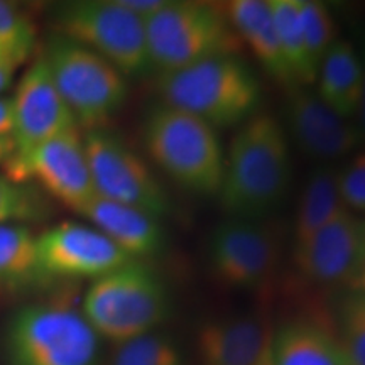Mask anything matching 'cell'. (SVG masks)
<instances>
[{
	"instance_id": "cell-1",
	"label": "cell",
	"mask_w": 365,
	"mask_h": 365,
	"mask_svg": "<svg viewBox=\"0 0 365 365\" xmlns=\"http://www.w3.org/2000/svg\"><path fill=\"white\" fill-rule=\"evenodd\" d=\"M291 181L284 127L269 113H254L228 145L220 203L228 215L252 220L276 210Z\"/></svg>"
},
{
	"instance_id": "cell-2",
	"label": "cell",
	"mask_w": 365,
	"mask_h": 365,
	"mask_svg": "<svg viewBox=\"0 0 365 365\" xmlns=\"http://www.w3.org/2000/svg\"><path fill=\"white\" fill-rule=\"evenodd\" d=\"M156 86L164 105L202 118L213 129L244 124L261 100L257 78L235 56L205 59L161 73Z\"/></svg>"
},
{
	"instance_id": "cell-3",
	"label": "cell",
	"mask_w": 365,
	"mask_h": 365,
	"mask_svg": "<svg viewBox=\"0 0 365 365\" xmlns=\"http://www.w3.org/2000/svg\"><path fill=\"white\" fill-rule=\"evenodd\" d=\"M149 156L171 180L198 195H218L225 156L217 132L202 118L156 105L144 120Z\"/></svg>"
},
{
	"instance_id": "cell-4",
	"label": "cell",
	"mask_w": 365,
	"mask_h": 365,
	"mask_svg": "<svg viewBox=\"0 0 365 365\" xmlns=\"http://www.w3.org/2000/svg\"><path fill=\"white\" fill-rule=\"evenodd\" d=\"M149 58L161 73L181 70L205 59L234 56L240 38L222 6L196 0L170 2L144 22Z\"/></svg>"
},
{
	"instance_id": "cell-5",
	"label": "cell",
	"mask_w": 365,
	"mask_h": 365,
	"mask_svg": "<svg viewBox=\"0 0 365 365\" xmlns=\"http://www.w3.org/2000/svg\"><path fill=\"white\" fill-rule=\"evenodd\" d=\"M168 313V294L153 269L132 261L97 277L86 291L83 317L105 339L124 344L148 335Z\"/></svg>"
},
{
	"instance_id": "cell-6",
	"label": "cell",
	"mask_w": 365,
	"mask_h": 365,
	"mask_svg": "<svg viewBox=\"0 0 365 365\" xmlns=\"http://www.w3.org/2000/svg\"><path fill=\"white\" fill-rule=\"evenodd\" d=\"M4 354L7 365H93L98 336L75 309L33 304L9 319Z\"/></svg>"
},
{
	"instance_id": "cell-7",
	"label": "cell",
	"mask_w": 365,
	"mask_h": 365,
	"mask_svg": "<svg viewBox=\"0 0 365 365\" xmlns=\"http://www.w3.org/2000/svg\"><path fill=\"white\" fill-rule=\"evenodd\" d=\"M43 54L78 127L97 130L124 107L125 76L107 59L61 34L49 36Z\"/></svg>"
},
{
	"instance_id": "cell-8",
	"label": "cell",
	"mask_w": 365,
	"mask_h": 365,
	"mask_svg": "<svg viewBox=\"0 0 365 365\" xmlns=\"http://www.w3.org/2000/svg\"><path fill=\"white\" fill-rule=\"evenodd\" d=\"M53 21L56 34L91 49L124 76L140 78L154 70L144 22L118 0L63 4L56 9Z\"/></svg>"
},
{
	"instance_id": "cell-9",
	"label": "cell",
	"mask_w": 365,
	"mask_h": 365,
	"mask_svg": "<svg viewBox=\"0 0 365 365\" xmlns=\"http://www.w3.org/2000/svg\"><path fill=\"white\" fill-rule=\"evenodd\" d=\"M97 196L159 218L170 212V200L149 166L130 148L102 129L83 135Z\"/></svg>"
},
{
	"instance_id": "cell-10",
	"label": "cell",
	"mask_w": 365,
	"mask_h": 365,
	"mask_svg": "<svg viewBox=\"0 0 365 365\" xmlns=\"http://www.w3.org/2000/svg\"><path fill=\"white\" fill-rule=\"evenodd\" d=\"M4 168L6 176L16 182L38 181L76 213L97 196L80 127L61 132L24 154L14 153Z\"/></svg>"
},
{
	"instance_id": "cell-11",
	"label": "cell",
	"mask_w": 365,
	"mask_h": 365,
	"mask_svg": "<svg viewBox=\"0 0 365 365\" xmlns=\"http://www.w3.org/2000/svg\"><path fill=\"white\" fill-rule=\"evenodd\" d=\"M276 237L269 228L245 218L222 222L208 242L213 276L230 287L261 284L277 262Z\"/></svg>"
},
{
	"instance_id": "cell-12",
	"label": "cell",
	"mask_w": 365,
	"mask_h": 365,
	"mask_svg": "<svg viewBox=\"0 0 365 365\" xmlns=\"http://www.w3.org/2000/svg\"><path fill=\"white\" fill-rule=\"evenodd\" d=\"M134 261L97 228L61 223L38 237V262L43 276L102 277Z\"/></svg>"
},
{
	"instance_id": "cell-13",
	"label": "cell",
	"mask_w": 365,
	"mask_h": 365,
	"mask_svg": "<svg viewBox=\"0 0 365 365\" xmlns=\"http://www.w3.org/2000/svg\"><path fill=\"white\" fill-rule=\"evenodd\" d=\"M12 105V140L16 144V154H24L44 140L78 127L70 107L54 83L43 53L22 75Z\"/></svg>"
},
{
	"instance_id": "cell-14",
	"label": "cell",
	"mask_w": 365,
	"mask_h": 365,
	"mask_svg": "<svg viewBox=\"0 0 365 365\" xmlns=\"http://www.w3.org/2000/svg\"><path fill=\"white\" fill-rule=\"evenodd\" d=\"M294 264L307 279L319 284L360 281L365 269V222L344 210L294 247Z\"/></svg>"
},
{
	"instance_id": "cell-15",
	"label": "cell",
	"mask_w": 365,
	"mask_h": 365,
	"mask_svg": "<svg viewBox=\"0 0 365 365\" xmlns=\"http://www.w3.org/2000/svg\"><path fill=\"white\" fill-rule=\"evenodd\" d=\"M291 135L304 154L314 159H339L362 143L357 125L333 112L318 95L293 90L286 103Z\"/></svg>"
},
{
	"instance_id": "cell-16",
	"label": "cell",
	"mask_w": 365,
	"mask_h": 365,
	"mask_svg": "<svg viewBox=\"0 0 365 365\" xmlns=\"http://www.w3.org/2000/svg\"><path fill=\"white\" fill-rule=\"evenodd\" d=\"M272 333L255 318L210 322L198 330L196 350L202 365H254Z\"/></svg>"
},
{
	"instance_id": "cell-17",
	"label": "cell",
	"mask_w": 365,
	"mask_h": 365,
	"mask_svg": "<svg viewBox=\"0 0 365 365\" xmlns=\"http://www.w3.org/2000/svg\"><path fill=\"white\" fill-rule=\"evenodd\" d=\"M80 215L88 218L97 230L107 235L134 261L150 257L163 247L164 232L158 218L150 217L140 210L95 196L81 210Z\"/></svg>"
},
{
	"instance_id": "cell-18",
	"label": "cell",
	"mask_w": 365,
	"mask_h": 365,
	"mask_svg": "<svg viewBox=\"0 0 365 365\" xmlns=\"http://www.w3.org/2000/svg\"><path fill=\"white\" fill-rule=\"evenodd\" d=\"M222 9L240 41L249 46L269 75L289 88L294 86L296 80L282 53L266 0H232Z\"/></svg>"
},
{
	"instance_id": "cell-19",
	"label": "cell",
	"mask_w": 365,
	"mask_h": 365,
	"mask_svg": "<svg viewBox=\"0 0 365 365\" xmlns=\"http://www.w3.org/2000/svg\"><path fill=\"white\" fill-rule=\"evenodd\" d=\"M271 354L272 365H349L339 336L308 319L289 322L272 333Z\"/></svg>"
},
{
	"instance_id": "cell-20",
	"label": "cell",
	"mask_w": 365,
	"mask_h": 365,
	"mask_svg": "<svg viewBox=\"0 0 365 365\" xmlns=\"http://www.w3.org/2000/svg\"><path fill=\"white\" fill-rule=\"evenodd\" d=\"M318 97L349 120L357 115L362 97V59L352 43L336 39L318 68Z\"/></svg>"
},
{
	"instance_id": "cell-21",
	"label": "cell",
	"mask_w": 365,
	"mask_h": 365,
	"mask_svg": "<svg viewBox=\"0 0 365 365\" xmlns=\"http://www.w3.org/2000/svg\"><path fill=\"white\" fill-rule=\"evenodd\" d=\"M345 207L339 188V173L331 168H319L304 186L294 222V247L322 230L328 222L340 215Z\"/></svg>"
},
{
	"instance_id": "cell-22",
	"label": "cell",
	"mask_w": 365,
	"mask_h": 365,
	"mask_svg": "<svg viewBox=\"0 0 365 365\" xmlns=\"http://www.w3.org/2000/svg\"><path fill=\"white\" fill-rule=\"evenodd\" d=\"M39 276L38 237L22 223L0 225V286H24Z\"/></svg>"
},
{
	"instance_id": "cell-23",
	"label": "cell",
	"mask_w": 365,
	"mask_h": 365,
	"mask_svg": "<svg viewBox=\"0 0 365 365\" xmlns=\"http://www.w3.org/2000/svg\"><path fill=\"white\" fill-rule=\"evenodd\" d=\"M282 53L293 73L296 83L309 85L317 80L318 71L309 61L301 29L299 0H267Z\"/></svg>"
},
{
	"instance_id": "cell-24",
	"label": "cell",
	"mask_w": 365,
	"mask_h": 365,
	"mask_svg": "<svg viewBox=\"0 0 365 365\" xmlns=\"http://www.w3.org/2000/svg\"><path fill=\"white\" fill-rule=\"evenodd\" d=\"M301 29L309 61L318 71L328 49L336 41V27L325 4L317 0H299Z\"/></svg>"
},
{
	"instance_id": "cell-25",
	"label": "cell",
	"mask_w": 365,
	"mask_h": 365,
	"mask_svg": "<svg viewBox=\"0 0 365 365\" xmlns=\"http://www.w3.org/2000/svg\"><path fill=\"white\" fill-rule=\"evenodd\" d=\"M112 365H182V359L170 339L148 333L118 344Z\"/></svg>"
},
{
	"instance_id": "cell-26",
	"label": "cell",
	"mask_w": 365,
	"mask_h": 365,
	"mask_svg": "<svg viewBox=\"0 0 365 365\" xmlns=\"http://www.w3.org/2000/svg\"><path fill=\"white\" fill-rule=\"evenodd\" d=\"M339 340L346 364L365 365V294L346 296L340 307Z\"/></svg>"
},
{
	"instance_id": "cell-27",
	"label": "cell",
	"mask_w": 365,
	"mask_h": 365,
	"mask_svg": "<svg viewBox=\"0 0 365 365\" xmlns=\"http://www.w3.org/2000/svg\"><path fill=\"white\" fill-rule=\"evenodd\" d=\"M43 215L39 196L22 182L0 175V225L34 220Z\"/></svg>"
},
{
	"instance_id": "cell-28",
	"label": "cell",
	"mask_w": 365,
	"mask_h": 365,
	"mask_svg": "<svg viewBox=\"0 0 365 365\" xmlns=\"http://www.w3.org/2000/svg\"><path fill=\"white\" fill-rule=\"evenodd\" d=\"M0 43L17 46L27 51H31L36 43L34 22L19 7L2 0H0Z\"/></svg>"
},
{
	"instance_id": "cell-29",
	"label": "cell",
	"mask_w": 365,
	"mask_h": 365,
	"mask_svg": "<svg viewBox=\"0 0 365 365\" xmlns=\"http://www.w3.org/2000/svg\"><path fill=\"white\" fill-rule=\"evenodd\" d=\"M339 188L346 208L365 212V153L355 156L339 173Z\"/></svg>"
},
{
	"instance_id": "cell-30",
	"label": "cell",
	"mask_w": 365,
	"mask_h": 365,
	"mask_svg": "<svg viewBox=\"0 0 365 365\" xmlns=\"http://www.w3.org/2000/svg\"><path fill=\"white\" fill-rule=\"evenodd\" d=\"M118 2H120L127 11L134 14L135 17H139L140 21L145 22L153 16H156V14L166 6L168 0H118Z\"/></svg>"
},
{
	"instance_id": "cell-31",
	"label": "cell",
	"mask_w": 365,
	"mask_h": 365,
	"mask_svg": "<svg viewBox=\"0 0 365 365\" xmlns=\"http://www.w3.org/2000/svg\"><path fill=\"white\" fill-rule=\"evenodd\" d=\"M14 105L12 98L0 97V137H12Z\"/></svg>"
},
{
	"instance_id": "cell-32",
	"label": "cell",
	"mask_w": 365,
	"mask_h": 365,
	"mask_svg": "<svg viewBox=\"0 0 365 365\" xmlns=\"http://www.w3.org/2000/svg\"><path fill=\"white\" fill-rule=\"evenodd\" d=\"M31 51L27 49L17 48V46L0 43V61H12V63H24Z\"/></svg>"
},
{
	"instance_id": "cell-33",
	"label": "cell",
	"mask_w": 365,
	"mask_h": 365,
	"mask_svg": "<svg viewBox=\"0 0 365 365\" xmlns=\"http://www.w3.org/2000/svg\"><path fill=\"white\" fill-rule=\"evenodd\" d=\"M360 59H362V71H364V81H362V97H360V105L357 110V129L365 139V36L362 41V53H360Z\"/></svg>"
},
{
	"instance_id": "cell-34",
	"label": "cell",
	"mask_w": 365,
	"mask_h": 365,
	"mask_svg": "<svg viewBox=\"0 0 365 365\" xmlns=\"http://www.w3.org/2000/svg\"><path fill=\"white\" fill-rule=\"evenodd\" d=\"M17 68H19V63L0 61V93H4L11 86Z\"/></svg>"
},
{
	"instance_id": "cell-35",
	"label": "cell",
	"mask_w": 365,
	"mask_h": 365,
	"mask_svg": "<svg viewBox=\"0 0 365 365\" xmlns=\"http://www.w3.org/2000/svg\"><path fill=\"white\" fill-rule=\"evenodd\" d=\"M16 153L12 137H0V164H6Z\"/></svg>"
},
{
	"instance_id": "cell-36",
	"label": "cell",
	"mask_w": 365,
	"mask_h": 365,
	"mask_svg": "<svg viewBox=\"0 0 365 365\" xmlns=\"http://www.w3.org/2000/svg\"><path fill=\"white\" fill-rule=\"evenodd\" d=\"M272 340V339H271ZM254 365H272V354H271V341H269V345L266 346V350H264L261 357H259L257 362Z\"/></svg>"
},
{
	"instance_id": "cell-37",
	"label": "cell",
	"mask_w": 365,
	"mask_h": 365,
	"mask_svg": "<svg viewBox=\"0 0 365 365\" xmlns=\"http://www.w3.org/2000/svg\"><path fill=\"white\" fill-rule=\"evenodd\" d=\"M360 286H362V287H364V289H365V269H364L362 276H360Z\"/></svg>"
}]
</instances>
